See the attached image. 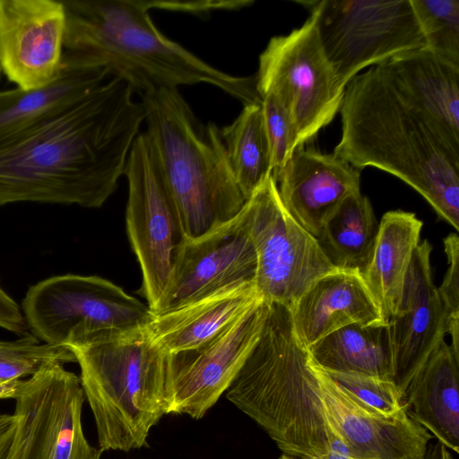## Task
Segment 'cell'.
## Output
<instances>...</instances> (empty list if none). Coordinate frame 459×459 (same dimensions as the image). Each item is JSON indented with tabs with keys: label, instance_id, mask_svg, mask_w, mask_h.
<instances>
[{
	"label": "cell",
	"instance_id": "cell-33",
	"mask_svg": "<svg viewBox=\"0 0 459 459\" xmlns=\"http://www.w3.org/2000/svg\"><path fill=\"white\" fill-rule=\"evenodd\" d=\"M250 0L233 1H147L150 9L186 12L204 14L216 10H238L252 4Z\"/></svg>",
	"mask_w": 459,
	"mask_h": 459
},
{
	"label": "cell",
	"instance_id": "cell-34",
	"mask_svg": "<svg viewBox=\"0 0 459 459\" xmlns=\"http://www.w3.org/2000/svg\"><path fill=\"white\" fill-rule=\"evenodd\" d=\"M0 327L17 334H26L28 325L21 308L0 285Z\"/></svg>",
	"mask_w": 459,
	"mask_h": 459
},
{
	"label": "cell",
	"instance_id": "cell-24",
	"mask_svg": "<svg viewBox=\"0 0 459 459\" xmlns=\"http://www.w3.org/2000/svg\"><path fill=\"white\" fill-rule=\"evenodd\" d=\"M110 76L103 67L83 65L63 54L56 79L46 87L0 91V141L47 114L82 98Z\"/></svg>",
	"mask_w": 459,
	"mask_h": 459
},
{
	"label": "cell",
	"instance_id": "cell-8",
	"mask_svg": "<svg viewBox=\"0 0 459 459\" xmlns=\"http://www.w3.org/2000/svg\"><path fill=\"white\" fill-rule=\"evenodd\" d=\"M310 12L340 84L362 69L426 47L411 0L299 1Z\"/></svg>",
	"mask_w": 459,
	"mask_h": 459
},
{
	"label": "cell",
	"instance_id": "cell-3",
	"mask_svg": "<svg viewBox=\"0 0 459 459\" xmlns=\"http://www.w3.org/2000/svg\"><path fill=\"white\" fill-rule=\"evenodd\" d=\"M64 54L88 66L106 68L141 94L205 82L244 106L261 104L255 76L223 73L165 37L150 17L146 0H62Z\"/></svg>",
	"mask_w": 459,
	"mask_h": 459
},
{
	"label": "cell",
	"instance_id": "cell-38",
	"mask_svg": "<svg viewBox=\"0 0 459 459\" xmlns=\"http://www.w3.org/2000/svg\"><path fill=\"white\" fill-rule=\"evenodd\" d=\"M14 422V421H13ZM13 435V424L0 437V459H4Z\"/></svg>",
	"mask_w": 459,
	"mask_h": 459
},
{
	"label": "cell",
	"instance_id": "cell-36",
	"mask_svg": "<svg viewBox=\"0 0 459 459\" xmlns=\"http://www.w3.org/2000/svg\"><path fill=\"white\" fill-rule=\"evenodd\" d=\"M424 459H454L449 449L440 442L428 446Z\"/></svg>",
	"mask_w": 459,
	"mask_h": 459
},
{
	"label": "cell",
	"instance_id": "cell-10",
	"mask_svg": "<svg viewBox=\"0 0 459 459\" xmlns=\"http://www.w3.org/2000/svg\"><path fill=\"white\" fill-rule=\"evenodd\" d=\"M245 209L256 255L255 283L266 301L290 307L316 280L337 269L317 239L284 208L272 175Z\"/></svg>",
	"mask_w": 459,
	"mask_h": 459
},
{
	"label": "cell",
	"instance_id": "cell-14",
	"mask_svg": "<svg viewBox=\"0 0 459 459\" xmlns=\"http://www.w3.org/2000/svg\"><path fill=\"white\" fill-rule=\"evenodd\" d=\"M268 310L262 299L201 345L169 354L170 413L199 420L228 390L256 343Z\"/></svg>",
	"mask_w": 459,
	"mask_h": 459
},
{
	"label": "cell",
	"instance_id": "cell-26",
	"mask_svg": "<svg viewBox=\"0 0 459 459\" xmlns=\"http://www.w3.org/2000/svg\"><path fill=\"white\" fill-rule=\"evenodd\" d=\"M378 231L369 199L360 192L347 196L323 225L316 238L332 264L342 270H367Z\"/></svg>",
	"mask_w": 459,
	"mask_h": 459
},
{
	"label": "cell",
	"instance_id": "cell-13",
	"mask_svg": "<svg viewBox=\"0 0 459 459\" xmlns=\"http://www.w3.org/2000/svg\"><path fill=\"white\" fill-rule=\"evenodd\" d=\"M256 255L245 205L225 224L178 246L170 273L152 311L161 314L239 283L255 281Z\"/></svg>",
	"mask_w": 459,
	"mask_h": 459
},
{
	"label": "cell",
	"instance_id": "cell-7",
	"mask_svg": "<svg viewBox=\"0 0 459 459\" xmlns=\"http://www.w3.org/2000/svg\"><path fill=\"white\" fill-rule=\"evenodd\" d=\"M22 311L34 336L65 346L140 332L154 316L148 306L112 281L78 274L53 276L31 286Z\"/></svg>",
	"mask_w": 459,
	"mask_h": 459
},
{
	"label": "cell",
	"instance_id": "cell-35",
	"mask_svg": "<svg viewBox=\"0 0 459 459\" xmlns=\"http://www.w3.org/2000/svg\"><path fill=\"white\" fill-rule=\"evenodd\" d=\"M317 459H355L342 440L332 444L329 451Z\"/></svg>",
	"mask_w": 459,
	"mask_h": 459
},
{
	"label": "cell",
	"instance_id": "cell-2",
	"mask_svg": "<svg viewBox=\"0 0 459 459\" xmlns=\"http://www.w3.org/2000/svg\"><path fill=\"white\" fill-rule=\"evenodd\" d=\"M333 153L361 170L374 167L404 181L459 230V147L396 91L383 63L355 75L340 108Z\"/></svg>",
	"mask_w": 459,
	"mask_h": 459
},
{
	"label": "cell",
	"instance_id": "cell-25",
	"mask_svg": "<svg viewBox=\"0 0 459 459\" xmlns=\"http://www.w3.org/2000/svg\"><path fill=\"white\" fill-rule=\"evenodd\" d=\"M323 370L360 374L391 380L387 324H353L340 328L307 348Z\"/></svg>",
	"mask_w": 459,
	"mask_h": 459
},
{
	"label": "cell",
	"instance_id": "cell-40",
	"mask_svg": "<svg viewBox=\"0 0 459 459\" xmlns=\"http://www.w3.org/2000/svg\"><path fill=\"white\" fill-rule=\"evenodd\" d=\"M278 459H297L287 455L282 454Z\"/></svg>",
	"mask_w": 459,
	"mask_h": 459
},
{
	"label": "cell",
	"instance_id": "cell-5",
	"mask_svg": "<svg viewBox=\"0 0 459 459\" xmlns=\"http://www.w3.org/2000/svg\"><path fill=\"white\" fill-rule=\"evenodd\" d=\"M147 131L176 204L185 237L235 218L247 200L231 171L221 129L204 124L178 88L141 94Z\"/></svg>",
	"mask_w": 459,
	"mask_h": 459
},
{
	"label": "cell",
	"instance_id": "cell-31",
	"mask_svg": "<svg viewBox=\"0 0 459 459\" xmlns=\"http://www.w3.org/2000/svg\"><path fill=\"white\" fill-rule=\"evenodd\" d=\"M261 107L271 150L272 177L275 181L297 148V137L287 111L275 96L264 95Z\"/></svg>",
	"mask_w": 459,
	"mask_h": 459
},
{
	"label": "cell",
	"instance_id": "cell-12",
	"mask_svg": "<svg viewBox=\"0 0 459 459\" xmlns=\"http://www.w3.org/2000/svg\"><path fill=\"white\" fill-rule=\"evenodd\" d=\"M124 175L128 181L127 235L142 270L140 293L152 312L185 235L157 151L145 132L134 141Z\"/></svg>",
	"mask_w": 459,
	"mask_h": 459
},
{
	"label": "cell",
	"instance_id": "cell-32",
	"mask_svg": "<svg viewBox=\"0 0 459 459\" xmlns=\"http://www.w3.org/2000/svg\"><path fill=\"white\" fill-rule=\"evenodd\" d=\"M445 252L448 267L442 283L437 288L447 316V333L451 335L449 344L459 356V238L456 233H450L445 239Z\"/></svg>",
	"mask_w": 459,
	"mask_h": 459
},
{
	"label": "cell",
	"instance_id": "cell-39",
	"mask_svg": "<svg viewBox=\"0 0 459 459\" xmlns=\"http://www.w3.org/2000/svg\"><path fill=\"white\" fill-rule=\"evenodd\" d=\"M13 415L0 414V437L13 424Z\"/></svg>",
	"mask_w": 459,
	"mask_h": 459
},
{
	"label": "cell",
	"instance_id": "cell-6",
	"mask_svg": "<svg viewBox=\"0 0 459 459\" xmlns=\"http://www.w3.org/2000/svg\"><path fill=\"white\" fill-rule=\"evenodd\" d=\"M67 347L81 368L100 448L128 452L143 446L152 428L171 411L169 354L144 329Z\"/></svg>",
	"mask_w": 459,
	"mask_h": 459
},
{
	"label": "cell",
	"instance_id": "cell-41",
	"mask_svg": "<svg viewBox=\"0 0 459 459\" xmlns=\"http://www.w3.org/2000/svg\"><path fill=\"white\" fill-rule=\"evenodd\" d=\"M1 72H2V71H1V67H0V74H1Z\"/></svg>",
	"mask_w": 459,
	"mask_h": 459
},
{
	"label": "cell",
	"instance_id": "cell-11",
	"mask_svg": "<svg viewBox=\"0 0 459 459\" xmlns=\"http://www.w3.org/2000/svg\"><path fill=\"white\" fill-rule=\"evenodd\" d=\"M13 435L4 459H100L82 429L81 380L51 362L22 380L15 394Z\"/></svg>",
	"mask_w": 459,
	"mask_h": 459
},
{
	"label": "cell",
	"instance_id": "cell-18",
	"mask_svg": "<svg viewBox=\"0 0 459 459\" xmlns=\"http://www.w3.org/2000/svg\"><path fill=\"white\" fill-rule=\"evenodd\" d=\"M275 183L287 212L317 238L338 205L350 195L360 192V170L333 152L299 146Z\"/></svg>",
	"mask_w": 459,
	"mask_h": 459
},
{
	"label": "cell",
	"instance_id": "cell-20",
	"mask_svg": "<svg viewBox=\"0 0 459 459\" xmlns=\"http://www.w3.org/2000/svg\"><path fill=\"white\" fill-rule=\"evenodd\" d=\"M398 93L459 147V65L427 48L383 63Z\"/></svg>",
	"mask_w": 459,
	"mask_h": 459
},
{
	"label": "cell",
	"instance_id": "cell-23",
	"mask_svg": "<svg viewBox=\"0 0 459 459\" xmlns=\"http://www.w3.org/2000/svg\"><path fill=\"white\" fill-rule=\"evenodd\" d=\"M421 229L422 221L413 212L400 210L385 212L378 224L373 255L363 277L385 323L398 307Z\"/></svg>",
	"mask_w": 459,
	"mask_h": 459
},
{
	"label": "cell",
	"instance_id": "cell-9",
	"mask_svg": "<svg viewBox=\"0 0 459 459\" xmlns=\"http://www.w3.org/2000/svg\"><path fill=\"white\" fill-rule=\"evenodd\" d=\"M255 77L261 98L273 94L287 111L297 147L314 139L340 111L345 88L325 56L312 16L269 40Z\"/></svg>",
	"mask_w": 459,
	"mask_h": 459
},
{
	"label": "cell",
	"instance_id": "cell-37",
	"mask_svg": "<svg viewBox=\"0 0 459 459\" xmlns=\"http://www.w3.org/2000/svg\"><path fill=\"white\" fill-rule=\"evenodd\" d=\"M22 379L0 381V399L14 398Z\"/></svg>",
	"mask_w": 459,
	"mask_h": 459
},
{
	"label": "cell",
	"instance_id": "cell-4",
	"mask_svg": "<svg viewBox=\"0 0 459 459\" xmlns=\"http://www.w3.org/2000/svg\"><path fill=\"white\" fill-rule=\"evenodd\" d=\"M225 396L289 456L317 459L340 439L322 405L317 367L283 304L268 302L260 336Z\"/></svg>",
	"mask_w": 459,
	"mask_h": 459
},
{
	"label": "cell",
	"instance_id": "cell-15",
	"mask_svg": "<svg viewBox=\"0 0 459 459\" xmlns=\"http://www.w3.org/2000/svg\"><path fill=\"white\" fill-rule=\"evenodd\" d=\"M65 11L62 0H0V67L17 88L46 87L59 75Z\"/></svg>",
	"mask_w": 459,
	"mask_h": 459
},
{
	"label": "cell",
	"instance_id": "cell-21",
	"mask_svg": "<svg viewBox=\"0 0 459 459\" xmlns=\"http://www.w3.org/2000/svg\"><path fill=\"white\" fill-rule=\"evenodd\" d=\"M264 299L255 281L230 286L153 316L144 330L169 354L194 349L215 336Z\"/></svg>",
	"mask_w": 459,
	"mask_h": 459
},
{
	"label": "cell",
	"instance_id": "cell-28",
	"mask_svg": "<svg viewBox=\"0 0 459 459\" xmlns=\"http://www.w3.org/2000/svg\"><path fill=\"white\" fill-rule=\"evenodd\" d=\"M427 48L459 65V0H411Z\"/></svg>",
	"mask_w": 459,
	"mask_h": 459
},
{
	"label": "cell",
	"instance_id": "cell-17",
	"mask_svg": "<svg viewBox=\"0 0 459 459\" xmlns=\"http://www.w3.org/2000/svg\"><path fill=\"white\" fill-rule=\"evenodd\" d=\"M316 367L323 408L331 427L355 459H424L432 437L406 408L384 415Z\"/></svg>",
	"mask_w": 459,
	"mask_h": 459
},
{
	"label": "cell",
	"instance_id": "cell-30",
	"mask_svg": "<svg viewBox=\"0 0 459 459\" xmlns=\"http://www.w3.org/2000/svg\"><path fill=\"white\" fill-rule=\"evenodd\" d=\"M325 373L362 403L384 415L405 409L403 398L391 380L352 373Z\"/></svg>",
	"mask_w": 459,
	"mask_h": 459
},
{
	"label": "cell",
	"instance_id": "cell-22",
	"mask_svg": "<svg viewBox=\"0 0 459 459\" xmlns=\"http://www.w3.org/2000/svg\"><path fill=\"white\" fill-rule=\"evenodd\" d=\"M459 356L443 341L411 381L410 415L447 449L459 452Z\"/></svg>",
	"mask_w": 459,
	"mask_h": 459
},
{
	"label": "cell",
	"instance_id": "cell-19",
	"mask_svg": "<svg viewBox=\"0 0 459 459\" xmlns=\"http://www.w3.org/2000/svg\"><path fill=\"white\" fill-rule=\"evenodd\" d=\"M289 308L296 336L306 348L350 325L387 324L363 275L352 270L335 269L319 277Z\"/></svg>",
	"mask_w": 459,
	"mask_h": 459
},
{
	"label": "cell",
	"instance_id": "cell-29",
	"mask_svg": "<svg viewBox=\"0 0 459 459\" xmlns=\"http://www.w3.org/2000/svg\"><path fill=\"white\" fill-rule=\"evenodd\" d=\"M76 362L73 351L65 345L40 343L33 334L15 341L0 340V381L32 376L51 362Z\"/></svg>",
	"mask_w": 459,
	"mask_h": 459
},
{
	"label": "cell",
	"instance_id": "cell-1",
	"mask_svg": "<svg viewBox=\"0 0 459 459\" xmlns=\"http://www.w3.org/2000/svg\"><path fill=\"white\" fill-rule=\"evenodd\" d=\"M125 80L111 77L77 100L0 141V206L32 202L99 208L125 174L145 119Z\"/></svg>",
	"mask_w": 459,
	"mask_h": 459
},
{
	"label": "cell",
	"instance_id": "cell-27",
	"mask_svg": "<svg viewBox=\"0 0 459 459\" xmlns=\"http://www.w3.org/2000/svg\"><path fill=\"white\" fill-rule=\"evenodd\" d=\"M228 160L246 200L272 175V157L261 104L245 105L238 117L221 129Z\"/></svg>",
	"mask_w": 459,
	"mask_h": 459
},
{
	"label": "cell",
	"instance_id": "cell-16",
	"mask_svg": "<svg viewBox=\"0 0 459 459\" xmlns=\"http://www.w3.org/2000/svg\"><path fill=\"white\" fill-rule=\"evenodd\" d=\"M428 240L416 247L396 312L387 325L391 381L403 398L416 374L447 333V316L435 286Z\"/></svg>",
	"mask_w": 459,
	"mask_h": 459
}]
</instances>
